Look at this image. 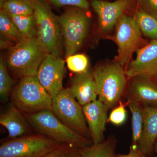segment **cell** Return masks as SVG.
Segmentation results:
<instances>
[{
  "label": "cell",
  "instance_id": "cell-1",
  "mask_svg": "<svg viewBox=\"0 0 157 157\" xmlns=\"http://www.w3.org/2000/svg\"><path fill=\"white\" fill-rule=\"evenodd\" d=\"M24 115L32 128L37 134L50 137L58 143L69 144L79 148L93 144L91 140L76 134L67 126L51 109Z\"/></svg>",
  "mask_w": 157,
  "mask_h": 157
},
{
  "label": "cell",
  "instance_id": "cell-2",
  "mask_svg": "<svg viewBox=\"0 0 157 157\" xmlns=\"http://www.w3.org/2000/svg\"><path fill=\"white\" fill-rule=\"evenodd\" d=\"M98 90V98L107 110L113 109L124 94L128 79L125 70L119 63L97 66L93 72Z\"/></svg>",
  "mask_w": 157,
  "mask_h": 157
},
{
  "label": "cell",
  "instance_id": "cell-3",
  "mask_svg": "<svg viewBox=\"0 0 157 157\" xmlns=\"http://www.w3.org/2000/svg\"><path fill=\"white\" fill-rule=\"evenodd\" d=\"M32 2L37 22V40L47 53L60 56L63 38L58 17L45 0Z\"/></svg>",
  "mask_w": 157,
  "mask_h": 157
},
{
  "label": "cell",
  "instance_id": "cell-4",
  "mask_svg": "<svg viewBox=\"0 0 157 157\" xmlns=\"http://www.w3.org/2000/svg\"><path fill=\"white\" fill-rule=\"evenodd\" d=\"M47 54L37 38L25 39L9 49L7 67L21 78L35 76Z\"/></svg>",
  "mask_w": 157,
  "mask_h": 157
},
{
  "label": "cell",
  "instance_id": "cell-5",
  "mask_svg": "<svg viewBox=\"0 0 157 157\" xmlns=\"http://www.w3.org/2000/svg\"><path fill=\"white\" fill-rule=\"evenodd\" d=\"M12 104L24 114L52 109V97L40 83L36 76L21 78L11 95Z\"/></svg>",
  "mask_w": 157,
  "mask_h": 157
},
{
  "label": "cell",
  "instance_id": "cell-6",
  "mask_svg": "<svg viewBox=\"0 0 157 157\" xmlns=\"http://www.w3.org/2000/svg\"><path fill=\"white\" fill-rule=\"evenodd\" d=\"M85 10L76 7L69 8L58 17L66 57L77 52L87 35L90 20Z\"/></svg>",
  "mask_w": 157,
  "mask_h": 157
},
{
  "label": "cell",
  "instance_id": "cell-7",
  "mask_svg": "<svg viewBox=\"0 0 157 157\" xmlns=\"http://www.w3.org/2000/svg\"><path fill=\"white\" fill-rule=\"evenodd\" d=\"M60 144L45 135L31 134L2 142L0 157H42Z\"/></svg>",
  "mask_w": 157,
  "mask_h": 157
},
{
  "label": "cell",
  "instance_id": "cell-8",
  "mask_svg": "<svg viewBox=\"0 0 157 157\" xmlns=\"http://www.w3.org/2000/svg\"><path fill=\"white\" fill-rule=\"evenodd\" d=\"M52 110L71 130L91 140L82 106L74 98L69 88H64L52 98Z\"/></svg>",
  "mask_w": 157,
  "mask_h": 157
},
{
  "label": "cell",
  "instance_id": "cell-9",
  "mask_svg": "<svg viewBox=\"0 0 157 157\" xmlns=\"http://www.w3.org/2000/svg\"><path fill=\"white\" fill-rule=\"evenodd\" d=\"M109 39L116 43L117 55L113 62L124 68L130 63L132 55L144 43L142 33L135 18L123 14L116 25L115 35Z\"/></svg>",
  "mask_w": 157,
  "mask_h": 157
},
{
  "label": "cell",
  "instance_id": "cell-10",
  "mask_svg": "<svg viewBox=\"0 0 157 157\" xmlns=\"http://www.w3.org/2000/svg\"><path fill=\"white\" fill-rule=\"evenodd\" d=\"M65 72L64 60L60 56L48 53L39 66L36 76L43 87L53 98L64 89Z\"/></svg>",
  "mask_w": 157,
  "mask_h": 157
},
{
  "label": "cell",
  "instance_id": "cell-11",
  "mask_svg": "<svg viewBox=\"0 0 157 157\" xmlns=\"http://www.w3.org/2000/svg\"><path fill=\"white\" fill-rule=\"evenodd\" d=\"M136 52V59L125 70L128 80L138 76L153 78L157 74V40H152Z\"/></svg>",
  "mask_w": 157,
  "mask_h": 157
},
{
  "label": "cell",
  "instance_id": "cell-12",
  "mask_svg": "<svg viewBox=\"0 0 157 157\" xmlns=\"http://www.w3.org/2000/svg\"><path fill=\"white\" fill-rule=\"evenodd\" d=\"M131 3V0H117L112 2L94 0L92 6L98 14L101 32L107 33L112 29Z\"/></svg>",
  "mask_w": 157,
  "mask_h": 157
},
{
  "label": "cell",
  "instance_id": "cell-13",
  "mask_svg": "<svg viewBox=\"0 0 157 157\" xmlns=\"http://www.w3.org/2000/svg\"><path fill=\"white\" fill-rule=\"evenodd\" d=\"M127 101L142 107H157V82L153 78L138 76L130 79Z\"/></svg>",
  "mask_w": 157,
  "mask_h": 157
},
{
  "label": "cell",
  "instance_id": "cell-14",
  "mask_svg": "<svg viewBox=\"0 0 157 157\" xmlns=\"http://www.w3.org/2000/svg\"><path fill=\"white\" fill-rule=\"evenodd\" d=\"M82 107L93 143L96 144L103 142L105 140L104 134L108 120V110L99 100Z\"/></svg>",
  "mask_w": 157,
  "mask_h": 157
},
{
  "label": "cell",
  "instance_id": "cell-15",
  "mask_svg": "<svg viewBox=\"0 0 157 157\" xmlns=\"http://www.w3.org/2000/svg\"><path fill=\"white\" fill-rule=\"evenodd\" d=\"M70 91L82 106L97 100L98 90L92 72L76 74L72 79Z\"/></svg>",
  "mask_w": 157,
  "mask_h": 157
},
{
  "label": "cell",
  "instance_id": "cell-16",
  "mask_svg": "<svg viewBox=\"0 0 157 157\" xmlns=\"http://www.w3.org/2000/svg\"><path fill=\"white\" fill-rule=\"evenodd\" d=\"M0 124L8 131V139L31 134V128L25 115L12 104L0 116Z\"/></svg>",
  "mask_w": 157,
  "mask_h": 157
},
{
  "label": "cell",
  "instance_id": "cell-17",
  "mask_svg": "<svg viewBox=\"0 0 157 157\" xmlns=\"http://www.w3.org/2000/svg\"><path fill=\"white\" fill-rule=\"evenodd\" d=\"M142 107L143 132L137 146L144 154L151 157L157 140V107Z\"/></svg>",
  "mask_w": 157,
  "mask_h": 157
},
{
  "label": "cell",
  "instance_id": "cell-18",
  "mask_svg": "<svg viewBox=\"0 0 157 157\" xmlns=\"http://www.w3.org/2000/svg\"><path fill=\"white\" fill-rule=\"evenodd\" d=\"M117 141L113 136H109L101 143L80 149L81 157H116Z\"/></svg>",
  "mask_w": 157,
  "mask_h": 157
},
{
  "label": "cell",
  "instance_id": "cell-19",
  "mask_svg": "<svg viewBox=\"0 0 157 157\" xmlns=\"http://www.w3.org/2000/svg\"><path fill=\"white\" fill-rule=\"evenodd\" d=\"M126 104L132 114V144L137 145L143 132V107L135 101H127Z\"/></svg>",
  "mask_w": 157,
  "mask_h": 157
},
{
  "label": "cell",
  "instance_id": "cell-20",
  "mask_svg": "<svg viewBox=\"0 0 157 157\" xmlns=\"http://www.w3.org/2000/svg\"><path fill=\"white\" fill-rule=\"evenodd\" d=\"M9 15L25 39L37 38V22L34 14L26 15Z\"/></svg>",
  "mask_w": 157,
  "mask_h": 157
},
{
  "label": "cell",
  "instance_id": "cell-21",
  "mask_svg": "<svg viewBox=\"0 0 157 157\" xmlns=\"http://www.w3.org/2000/svg\"><path fill=\"white\" fill-rule=\"evenodd\" d=\"M0 32L5 39L15 42V44L25 39L9 13L3 9L0 11Z\"/></svg>",
  "mask_w": 157,
  "mask_h": 157
},
{
  "label": "cell",
  "instance_id": "cell-22",
  "mask_svg": "<svg viewBox=\"0 0 157 157\" xmlns=\"http://www.w3.org/2000/svg\"><path fill=\"white\" fill-rule=\"evenodd\" d=\"M138 28L147 38L157 40V19L143 10H138L135 17Z\"/></svg>",
  "mask_w": 157,
  "mask_h": 157
},
{
  "label": "cell",
  "instance_id": "cell-23",
  "mask_svg": "<svg viewBox=\"0 0 157 157\" xmlns=\"http://www.w3.org/2000/svg\"><path fill=\"white\" fill-rule=\"evenodd\" d=\"M1 9L14 15H30L34 13L32 0H8Z\"/></svg>",
  "mask_w": 157,
  "mask_h": 157
},
{
  "label": "cell",
  "instance_id": "cell-24",
  "mask_svg": "<svg viewBox=\"0 0 157 157\" xmlns=\"http://www.w3.org/2000/svg\"><path fill=\"white\" fill-rule=\"evenodd\" d=\"M6 61L3 57L0 59V97L1 101L6 102L9 99L14 82L9 75Z\"/></svg>",
  "mask_w": 157,
  "mask_h": 157
},
{
  "label": "cell",
  "instance_id": "cell-25",
  "mask_svg": "<svg viewBox=\"0 0 157 157\" xmlns=\"http://www.w3.org/2000/svg\"><path fill=\"white\" fill-rule=\"evenodd\" d=\"M66 63L69 70L76 74L84 73L89 70L88 59L82 54H74L67 57Z\"/></svg>",
  "mask_w": 157,
  "mask_h": 157
},
{
  "label": "cell",
  "instance_id": "cell-26",
  "mask_svg": "<svg viewBox=\"0 0 157 157\" xmlns=\"http://www.w3.org/2000/svg\"><path fill=\"white\" fill-rule=\"evenodd\" d=\"M80 149L65 144H60L42 157H81Z\"/></svg>",
  "mask_w": 157,
  "mask_h": 157
},
{
  "label": "cell",
  "instance_id": "cell-27",
  "mask_svg": "<svg viewBox=\"0 0 157 157\" xmlns=\"http://www.w3.org/2000/svg\"><path fill=\"white\" fill-rule=\"evenodd\" d=\"M126 103L120 101L118 105L113 108L108 118V121L113 124L121 126L124 123L127 119V111L126 106Z\"/></svg>",
  "mask_w": 157,
  "mask_h": 157
},
{
  "label": "cell",
  "instance_id": "cell-28",
  "mask_svg": "<svg viewBox=\"0 0 157 157\" xmlns=\"http://www.w3.org/2000/svg\"><path fill=\"white\" fill-rule=\"evenodd\" d=\"M52 5L57 8L63 6H71L86 10L89 4L87 0H47Z\"/></svg>",
  "mask_w": 157,
  "mask_h": 157
},
{
  "label": "cell",
  "instance_id": "cell-29",
  "mask_svg": "<svg viewBox=\"0 0 157 157\" xmlns=\"http://www.w3.org/2000/svg\"><path fill=\"white\" fill-rule=\"evenodd\" d=\"M141 10L157 19V0H138Z\"/></svg>",
  "mask_w": 157,
  "mask_h": 157
},
{
  "label": "cell",
  "instance_id": "cell-30",
  "mask_svg": "<svg viewBox=\"0 0 157 157\" xmlns=\"http://www.w3.org/2000/svg\"><path fill=\"white\" fill-rule=\"evenodd\" d=\"M116 157H150L144 154L140 150L137 145L132 144L129 153L127 154H117Z\"/></svg>",
  "mask_w": 157,
  "mask_h": 157
},
{
  "label": "cell",
  "instance_id": "cell-31",
  "mask_svg": "<svg viewBox=\"0 0 157 157\" xmlns=\"http://www.w3.org/2000/svg\"><path fill=\"white\" fill-rule=\"evenodd\" d=\"M10 40H6V39H1V49H4V48H9L10 49L11 47L14 45H12Z\"/></svg>",
  "mask_w": 157,
  "mask_h": 157
},
{
  "label": "cell",
  "instance_id": "cell-32",
  "mask_svg": "<svg viewBox=\"0 0 157 157\" xmlns=\"http://www.w3.org/2000/svg\"><path fill=\"white\" fill-rule=\"evenodd\" d=\"M7 1H8V0H0V9H2L4 3H6Z\"/></svg>",
  "mask_w": 157,
  "mask_h": 157
},
{
  "label": "cell",
  "instance_id": "cell-33",
  "mask_svg": "<svg viewBox=\"0 0 157 157\" xmlns=\"http://www.w3.org/2000/svg\"><path fill=\"white\" fill-rule=\"evenodd\" d=\"M154 151L156 155V157H157V140L155 144Z\"/></svg>",
  "mask_w": 157,
  "mask_h": 157
},
{
  "label": "cell",
  "instance_id": "cell-34",
  "mask_svg": "<svg viewBox=\"0 0 157 157\" xmlns=\"http://www.w3.org/2000/svg\"><path fill=\"white\" fill-rule=\"evenodd\" d=\"M153 78L157 82V74Z\"/></svg>",
  "mask_w": 157,
  "mask_h": 157
}]
</instances>
